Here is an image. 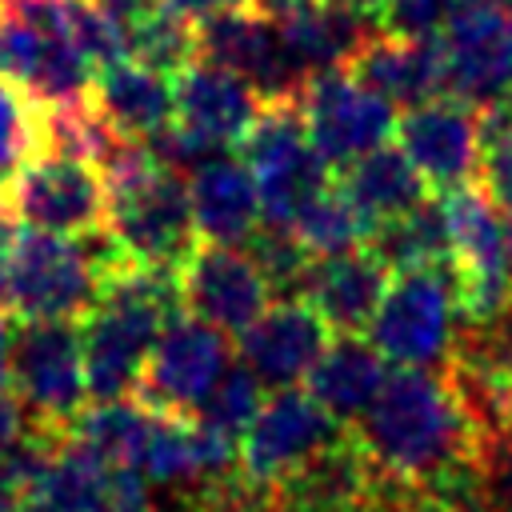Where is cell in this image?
<instances>
[{"instance_id":"obj_42","label":"cell","mask_w":512,"mask_h":512,"mask_svg":"<svg viewBox=\"0 0 512 512\" xmlns=\"http://www.w3.org/2000/svg\"><path fill=\"white\" fill-rule=\"evenodd\" d=\"M16 500H20L16 492H8V488H0V512H8V508H12Z\"/></svg>"},{"instance_id":"obj_4","label":"cell","mask_w":512,"mask_h":512,"mask_svg":"<svg viewBox=\"0 0 512 512\" xmlns=\"http://www.w3.org/2000/svg\"><path fill=\"white\" fill-rule=\"evenodd\" d=\"M28 428L44 436H72L88 408L84 340L76 320H20L12 340V384Z\"/></svg>"},{"instance_id":"obj_32","label":"cell","mask_w":512,"mask_h":512,"mask_svg":"<svg viewBox=\"0 0 512 512\" xmlns=\"http://www.w3.org/2000/svg\"><path fill=\"white\" fill-rule=\"evenodd\" d=\"M244 248L252 252V260H256L260 272L268 276L272 296H280V300H300L304 280H308V268H312L316 256H308V248L296 240L292 228H284V224H264V220H260V228L248 236Z\"/></svg>"},{"instance_id":"obj_24","label":"cell","mask_w":512,"mask_h":512,"mask_svg":"<svg viewBox=\"0 0 512 512\" xmlns=\"http://www.w3.org/2000/svg\"><path fill=\"white\" fill-rule=\"evenodd\" d=\"M280 40L292 56V64L312 76L320 68H344L352 60V52L364 44L368 32H376L380 24L336 4V0H316L308 8H300L296 16L280 20Z\"/></svg>"},{"instance_id":"obj_37","label":"cell","mask_w":512,"mask_h":512,"mask_svg":"<svg viewBox=\"0 0 512 512\" xmlns=\"http://www.w3.org/2000/svg\"><path fill=\"white\" fill-rule=\"evenodd\" d=\"M228 512H304L300 504H292L284 492H276V488H252V484H244L240 488V496L228 504Z\"/></svg>"},{"instance_id":"obj_2","label":"cell","mask_w":512,"mask_h":512,"mask_svg":"<svg viewBox=\"0 0 512 512\" xmlns=\"http://www.w3.org/2000/svg\"><path fill=\"white\" fill-rule=\"evenodd\" d=\"M112 228L88 236H60L20 224L8 260L4 316L16 320H84L100 300L104 276L124 264Z\"/></svg>"},{"instance_id":"obj_27","label":"cell","mask_w":512,"mask_h":512,"mask_svg":"<svg viewBox=\"0 0 512 512\" xmlns=\"http://www.w3.org/2000/svg\"><path fill=\"white\" fill-rule=\"evenodd\" d=\"M368 248L392 272L424 268V264H448L452 260V232H448L444 200L424 196L408 212H400L392 220H380L368 236Z\"/></svg>"},{"instance_id":"obj_6","label":"cell","mask_w":512,"mask_h":512,"mask_svg":"<svg viewBox=\"0 0 512 512\" xmlns=\"http://www.w3.org/2000/svg\"><path fill=\"white\" fill-rule=\"evenodd\" d=\"M108 228L128 260L180 272V264L200 244L184 172L164 168L156 160L140 176L112 184L108 188Z\"/></svg>"},{"instance_id":"obj_40","label":"cell","mask_w":512,"mask_h":512,"mask_svg":"<svg viewBox=\"0 0 512 512\" xmlns=\"http://www.w3.org/2000/svg\"><path fill=\"white\" fill-rule=\"evenodd\" d=\"M336 4H344V8L360 12V16L376 20V24H380V16H384V8H388V0H336Z\"/></svg>"},{"instance_id":"obj_25","label":"cell","mask_w":512,"mask_h":512,"mask_svg":"<svg viewBox=\"0 0 512 512\" xmlns=\"http://www.w3.org/2000/svg\"><path fill=\"white\" fill-rule=\"evenodd\" d=\"M112 472H116V464H108L92 444H84L72 432L52 448V456L28 496L44 512H108Z\"/></svg>"},{"instance_id":"obj_21","label":"cell","mask_w":512,"mask_h":512,"mask_svg":"<svg viewBox=\"0 0 512 512\" xmlns=\"http://www.w3.org/2000/svg\"><path fill=\"white\" fill-rule=\"evenodd\" d=\"M376 488V472L356 444L352 428H344L328 448H320L312 460H304L288 480L276 484L292 504L304 512H356Z\"/></svg>"},{"instance_id":"obj_33","label":"cell","mask_w":512,"mask_h":512,"mask_svg":"<svg viewBox=\"0 0 512 512\" xmlns=\"http://www.w3.org/2000/svg\"><path fill=\"white\" fill-rule=\"evenodd\" d=\"M260 388L264 384L256 380V372L244 360L240 364H228L224 376L216 380V388L196 408V420L208 424V428H216V432H224V436H232V440H240L248 432V424L256 420L260 404H264V392Z\"/></svg>"},{"instance_id":"obj_14","label":"cell","mask_w":512,"mask_h":512,"mask_svg":"<svg viewBox=\"0 0 512 512\" xmlns=\"http://www.w3.org/2000/svg\"><path fill=\"white\" fill-rule=\"evenodd\" d=\"M196 56L240 72L264 100L300 96L308 80L292 64L280 28L256 8H216L196 20Z\"/></svg>"},{"instance_id":"obj_35","label":"cell","mask_w":512,"mask_h":512,"mask_svg":"<svg viewBox=\"0 0 512 512\" xmlns=\"http://www.w3.org/2000/svg\"><path fill=\"white\" fill-rule=\"evenodd\" d=\"M452 12V0H388L380 28L404 32V36H432L444 28Z\"/></svg>"},{"instance_id":"obj_19","label":"cell","mask_w":512,"mask_h":512,"mask_svg":"<svg viewBox=\"0 0 512 512\" xmlns=\"http://www.w3.org/2000/svg\"><path fill=\"white\" fill-rule=\"evenodd\" d=\"M388 284H392V268L364 244L340 256H316L300 300H308L336 336L368 332Z\"/></svg>"},{"instance_id":"obj_28","label":"cell","mask_w":512,"mask_h":512,"mask_svg":"<svg viewBox=\"0 0 512 512\" xmlns=\"http://www.w3.org/2000/svg\"><path fill=\"white\" fill-rule=\"evenodd\" d=\"M152 408H144L136 396L124 400H104V404H88L76 420V436L84 444H92L108 464L116 468H136L140 472V456L152 432Z\"/></svg>"},{"instance_id":"obj_38","label":"cell","mask_w":512,"mask_h":512,"mask_svg":"<svg viewBox=\"0 0 512 512\" xmlns=\"http://www.w3.org/2000/svg\"><path fill=\"white\" fill-rule=\"evenodd\" d=\"M96 4H100L104 12H112V16H116V20H120V24L128 28L132 20L148 16V12H152V8H160L164 0H96Z\"/></svg>"},{"instance_id":"obj_31","label":"cell","mask_w":512,"mask_h":512,"mask_svg":"<svg viewBox=\"0 0 512 512\" xmlns=\"http://www.w3.org/2000/svg\"><path fill=\"white\" fill-rule=\"evenodd\" d=\"M36 152H44L40 104L16 84L0 80V200H4V188Z\"/></svg>"},{"instance_id":"obj_41","label":"cell","mask_w":512,"mask_h":512,"mask_svg":"<svg viewBox=\"0 0 512 512\" xmlns=\"http://www.w3.org/2000/svg\"><path fill=\"white\" fill-rule=\"evenodd\" d=\"M8 512H44V508H40V504H36L32 496H20V500H16V504H12Z\"/></svg>"},{"instance_id":"obj_22","label":"cell","mask_w":512,"mask_h":512,"mask_svg":"<svg viewBox=\"0 0 512 512\" xmlns=\"http://www.w3.org/2000/svg\"><path fill=\"white\" fill-rule=\"evenodd\" d=\"M96 108L108 116V124L132 140H148L176 116V96H172V76L156 72L140 60H116L108 68H96L92 92Z\"/></svg>"},{"instance_id":"obj_29","label":"cell","mask_w":512,"mask_h":512,"mask_svg":"<svg viewBox=\"0 0 512 512\" xmlns=\"http://www.w3.org/2000/svg\"><path fill=\"white\" fill-rule=\"evenodd\" d=\"M292 232L308 248V256H340V252L368 244L372 220L348 200V192L340 184H328L296 212Z\"/></svg>"},{"instance_id":"obj_36","label":"cell","mask_w":512,"mask_h":512,"mask_svg":"<svg viewBox=\"0 0 512 512\" xmlns=\"http://www.w3.org/2000/svg\"><path fill=\"white\" fill-rule=\"evenodd\" d=\"M108 512H160V508L152 504L148 476H144V472H136V468H116V472H112Z\"/></svg>"},{"instance_id":"obj_3","label":"cell","mask_w":512,"mask_h":512,"mask_svg":"<svg viewBox=\"0 0 512 512\" xmlns=\"http://www.w3.org/2000/svg\"><path fill=\"white\" fill-rule=\"evenodd\" d=\"M460 328V292L456 264H424L392 276L368 340L376 352L400 368H444Z\"/></svg>"},{"instance_id":"obj_34","label":"cell","mask_w":512,"mask_h":512,"mask_svg":"<svg viewBox=\"0 0 512 512\" xmlns=\"http://www.w3.org/2000/svg\"><path fill=\"white\" fill-rule=\"evenodd\" d=\"M480 184L492 192V200L512 212V96L480 108Z\"/></svg>"},{"instance_id":"obj_16","label":"cell","mask_w":512,"mask_h":512,"mask_svg":"<svg viewBox=\"0 0 512 512\" xmlns=\"http://www.w3.org/2000/svg\"><path fill=\"white\" fill-rule=\"evenodd\" d=\"M172 96H176L172 120L212 152L240 148L264 108V96L240 72L200 56L172 76Z\"/></svg>"},{"instance_id":"obj_20","label":"cell","mask_w":512,"mask_h":512,"mask_svg":"<svg viewBox=\"0 0 512 512\" xmlns=\"http://www.w3.org/2000/svg\"><path fill=\"white\" fill-rule=\"evenodd\" d=\"M192 220L204 244H248L260 228V192L252 168L228 152L188 172Z\"/></svg>"},{"instance_id":"obj_26","label":"cell","mask_w":512,"mask_h":512,"mask_svg":"<svg viewBox=\"0 0 512 512\" xmlns=\"http://www.w3.org/2000/svg\"><path fill=\"white\" fill-rule=\"evenodd\" d=\"M336 184L372 220V228L380 220H392V216L408 212L412 204H420L428 196L424 176L412 168V160L404 156L400 144H380V148L356 156L352 164L340 168V180Z\"/></svg>"},{"instance_id":"obj_43","label":"cell","mask_w":512,"mask_h":512,"mask_svg":"<svg viewBox=\"0 0 512 512\" xmlns=\"http://www.w3.org/2000/svg\"><path fill=\"white\" fill-rule=\"evenodd\" d=\"M220 8H256V0H220Z\"/></svg>"},{"instance_id":"obj_1","label":"cell","mask_w":512,"mask_h":512,"mask_svg":"<svg viewBox=\"0 0 512 512\" xmlns=\"http://www.w3.org/2000/svg\"><path fill=\"white\" fill-rule=\"evenodd\" d=\"M376 480L440 496L480 512V432L456 400L444 368H396L352 424Z\"/></svg>"},{"instance_id":"obj_23","label":"cell","mask_w":512,"mask_h":512,"mask_svg":"<svg viewBox=\"0 0 512 512\" xmlns=\"http://www.w3.org/2000/svg\"><path fill=\"white\" fill-rule=\"evenodd\" d=\"M384 376H388V368H384V356L376 352V344L364 332H340L336 340H328V348L320 352V360L312 364V372L304 380H308V392L340 424L352 428L376 400Z\"/></svg>"},{"instance_id":"obj_30","label":"cell","mask_w":512,"mask_h":512,"mask_svg":"<svg viewBox=\"0 0 512 512\" xmlns=\"http://www.w3.org/2000/svg\"><path fill=\"white\" fill-rule=\"evenodd\" d=\"M128 56L156 72L176 76L184 64L196 60V20L180 16L168 4L152 8L148 16L128 24Z\"/></svg>"},{"instance_id":"obj_39","label":"cell","mask_w":512,"mask_h":512,"mask_svg":"<svg viewBox=\"0 0 512 512\" xmlns=\"http://www.w3.org/2000/svg\"><path fill=\"white\" fill-rule=\"evenodd\" d=\"M12 340H16L12 316L0 312V392H8V384H12Z\"/></svg>"},{"instance_id":"obj_10","label":"cell","mask_w":512,"mask_h":512,"mask_svg":"<svg viewBox=\"0 0 512 512\" xmlns=\"http://www.w3.org/2000/svg\"><path fill=\"white\" fill-rule=\"evenodd\" d=\"M4 204L20 224L60 236L108 228V184L100 168L60 152H36L4 188Z\"/></svg>"},{"instance_id":"obj_7","label":"cell","mask_w":512,"mask_h":512,"mask_svg":"<svg viewBox=\"0 0 512 512\" xmlns=\"http://www.w3.org/2000/svg\"><path fill=\"white\" fill-rule=\"evenodd\" d=\"M444 216L452 232V264L460 292V320H488L512 304V244L508 212L484 184H460L444 192Z\"/></svg>"},{"instance_id":"obj_11","label":"cell","mask_w":512,"mask_h":512,"mask_svg":"<svg viewBox=\"0 0 512 512\" xmlns=\"http://www.w3.org/2000/svg\"><path fill=\"white\" fill-rule=\"evenodd\" d=\"M344 428L348 424H340L312 392L296 384L276 388L240 436V472L252 488H276L304 460L328 448Z\"/></svg>"},{"instance_id":"obj_9","label":"cell","mask_w":512,"mask_h":512,"mask_svg":"<svg viewBox=\"0 0 512 512\" xmlns=\"http://www.w3.org/2000/svg\"><path fill=\"white\" fill-rule=\"evenodd\" d=\"M232 364V340L228 332L212 328L200 316H172L140 372L136 400L152 412L168 416H196L204 396L216 388L224 368Z\"/></svg>"},{"instance_id":"obj_15","label":"cell","mask_w":512,"mask_h":512,"mask_svg":"<svg viewBox=\"0 0 512 512\" xmlns=\"http://www.w3.org/2000/svg\"><path fill=\"white\" fill-rule=\"evenodd\" d=\"M396 144L424 176L428 188L452 192L476 176L480 164V108L456 96H440L404 108L396 120Z\"/></svg>"},{"instance_id":"obj_5","label":"cell","mask_w":512,"mask_h":512,"mask_svg":"<svg viewBox=\"0 0 512 512\" xmlns=\"http://www.w3.org/2000/svg\"><path fill=\"white\" fill-rule=\"evenodd\" d=\"M244 164L252 168L256 192H260V220L264 224H284L292 228L296 212L328 188L336 176L328 160L312 148L300 96H280L264 100L252 132L240 144Z\"/></svg>"},{"instance_id":"obj_17","label":"cell","mask_w":512,"mask_h":512,"mask_svg":"<svg viewBox=\"0 0 512 512\" xmlns=\"http://www.w3.org/2000/svg\"><path fill=\"white\" fill-rule=\"evenodd\" d=\"M356 80L376 88L396 108H416L428 100L448 96V68H444V44L440 32L432 36H404L376 28L364 36V44L344 64Z\"/></svg>"},{"instance_id":"obj_12","label":"cell","mask_w":512,"mask_h":512,"mask_svg":"<svg viewBox=\"0 0 512 512\" xmlns=\"http://www.w3.org/2000/svg\"><path fill=\"white\" fill-rule=\"evenodd\" d=\"M448 96L488 108L512 96V8L508 4H452L444 28Z\"/></svg>"},{"instance_id":"obj_18","label":"cell","mask_w":512,"mask_h":512,"mask_svg":"<svg viewBox=\"0 0 512 512\" xmlns=\"http://www.w3.org/2000/svg\"><path fill=\"white\" fill-rule=\"evenodd\" d=\"M328 324L308 300H280L260 312L256 324L240 332V360L256 372L264 388H292L312 372L328 348Z\"/></svg>"},{"instance_id":"obj_8","label":"cell","mask_w":512,"mask_h":512,"mask_svg":"<svg viewBox=\"0 0 512 512\" xmlns=\"http://www.w3.org/2000/svg\"><path fill=\"white\" fill-rule=\"evenodd\" d=\"M300 112L312 136V148L328 160L332 172L356 156L388 144L396 136V104L376 88L356 80L348 68H320L300 88Z\"/></svg>"},{"instance_id":"obj_13","label":"cell","mask_w":512,"mask_h":512,"mask_svg":"<svg viewBox=\"0 0 512 512\" xmlns=\"http://www.w3.org/2000/svg\"><path fill=\"white\" fill-rule=\"evenodd\" d=\"M184 312L208 320L212 328L240 336L272 304V284L244 244H196L180 264Z\"/></svg>"}]
</instances>
